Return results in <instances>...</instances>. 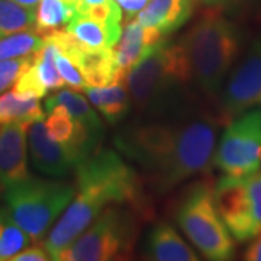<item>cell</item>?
I'll use <instances>...</instances> for the list:
<instances>
[{"label": "cell", "mask_w": 261, "mask_h": 261, "mask_svg": "<svg viewBox=\"0 0 261 261\" xmlns=\"http://www.w3.org/2000/svg\"><path fill=\"white\" fill-rule=\"evenodd\" d=\"M196 6H203L206 9H226L241 3L243 0H193Z\"/></svg>", "instance_id": "f546056e"}, {"label": "cell", "mask_w": 261, "mask_h": 261, "mask_svg": "<svg viewBox=\"0 0 261 261\" xmlns=\"http://www.w3.org/2000/svg\"><path fill=\"white\" fill-rule=\"evenodd\" d=\"M109 0H80V6H79V12L77 15H83L86 10L89 8H93V6H99V5H103Z\"/></svg>", "instance_id": "4dcf8cb0"}, {"label": "cell", "mask_w": 261, "mask_h": 261, "mask_svg": "<svg viewBox=\"0 0 261 261\" xmlns=\"http://www.w3.org/2000/svg\"><path fill=\"white\" fill-rule=\"evenodd\" d=\"M34 58H35V54H29V56L16 57V58L0 61V94L5 93L8 89L16 83L20 74L27 71L34 63Z\"/></svg>", "instance_id": "d4e9b609"}, {"label": "cell", "mask_w": 261, "mask_h": 261, "mask_svg": "<svg viewBox=\"0 0 261 261\" xmlns=\"http://www.w3.org/2000/svg\"><path fill=\"white\" fill-rule=\"evenodd\" d=\"M144 255L155 261H196L195 250L168 222H159L144 244Z\"/></svg>", "instance_id": "2e32d148"}, {"label": "cell", "mask_w": 261, "mask_h": 261, "mask_svg": "<svg viewBox=\"0 0 261 261\" xmlns=\"http://www.w3.org/2000/svg\"><path fill=\"white\" fill-rule=\"evenodd\" d=\"M51 260L49 254L45 250L44 244L42 245H32V247H27L25 250L16 254L12 261H47Z\"/></svg>", "instance_id": "4316f807"}, {"label": "cell", "mask_w": 261, "mask_h": 261, "mask_svg": "<svg viewBox=\"0 0 261 261\" xmlns=\"http://www.w3.org/2000/svg\"><path fill=\"white\" fill-rule=\"evenodd\" d=\"M222 118L197 103L161 118H140L115 137L122 155L144 173L147 187L167 193L189 178L209 174Z\"/></svg>", "instance_id": "6da1fadb"}, {"label": "cell", "mask_w": 261, "mask_h": 261, "mask_svg": "<svg viewBox=\"0 0 261 261\" xmlns=\"http://www.w3.org/2000/svg\"><path fill=\"white\" fill-rule=\"evenodd\" d=\"M56 106H63L68 113L80 122L86 129L90 132V135L102 142L105 135L102 119L97 116L96 111L92 109L89 102L84 99L83 94L77 93L74 89H65V90H57L45 99V109L51 111Z\"/></svg>", "instance_id": "ac0fdd59"}, {"label": "cell", "mask_w": 261, "mask_h": 261, "mask_svg": "<svg viewBox=\"0 0 261 261\" xmlns=\"http://www.w3.org/2000/svg\"><path fill=\"white\" fill-rule=\"evenodd\" d=\"M28 149L32 166L49 177L64 178L75 171L83 157L73 147L53 140L44 119L28 126Z\"/></svg>", "instance_id": "8fae6325"}, {"label": "cell", "mask_w": 261, "mask_h": 261, "mask_svg": "<svg viewBox=\"0 0 261 261\" xmlns=\"http://www.w3.org/2000/svg\"><path fill=\"white\" fill-rule=\"evenodd\" d=\"M75 192V185L71 183L29 176L5 187L3 199L10 219L23 228L34 243H38L45 238Z\"/></svg>", "instance_id": "52a82bcc"}, {"label": "cell", "mask_w": 261, "mask_h": 261, "mask_svg": "<svg viewBox=\"0 0 261 261\" xmlns=\"http://www.w3.org/2000/svg\"><path fill=\"white\" fill-rule=\"evenodd\" d=\"M32 238L29 233L8 216L0 231V261L12 260L16 254L29 247Z\"/></svg>", "instance_id": "cb8c5ba5"}, {"label": "cell", "mask_w": 261, "mask_h": 261, "mask_svg": "<svg viewBox=\"0 0 261 261\" xmlns=\"http://www.w3.org/2000/svg\"><path fill=\"white\" fill-rule=\"evenodd\" d=\"M195 8L193 0H149L137 15V20L161 37H168L186 23Z\"/></svg>", "instance_id": "9a60e30c"}, {"label": "cell", "mask_w": 261, "mask_h": 261, "mask_svg": "<svg viewBox=\"0 0 261 261\" xmlns=\"http://www.w3.org/2000/svg\"><path fill=\"white\" fill-rule=\"evenodd\" d=\"M57 47L44 38V45L35 53L34 63L13 84V92L22 97H45L63 89L64 80L56 63Z\"/></svg>", "instance_id": "4fadbf2b"}, {"label": "cell", "mask_w": 261, "mask_h": 261, "mask_svg": "<svg viewBox=\"0 0 261 261\" xmlns=\"http://www.w3.org/2000/svg\"><path fill=\"white\" fill-rule=\"evenodd\" d=\"M147 3H148V0H121L119 6H121L122 13H123L125 23L132 20L134 18H137V15L145 8Z\"/></svg>", "instance_id": "83f0119b"}, {"label": "cell", "mask_w": 261, "mask_h": 261, "mask_svg": "<svg viewBox=\"0 0 261 261\" xmlns=\"http://www.w3.org/2000/svg\"><path fill=\"white\" fill-rule=\"evenodd\" d=\"M65 31L70 32L89 51H102L106 48H112L119 41L118 38L113 37L105 25L83 15H75L65 27Z\"/></svg>", "instance_id": "ffe728a7"}, {"label": "cell", "mask_w": 261, "mask_h": 261, "mask_svg": "<svg viewBox=\"0 0 261 261\" xmlns=\"http://www.w3.org/2000/svg\"><path fill=\"white\" fill-rule=\"evenodd\" d=\"M13 2L20 5V6H23V8H27V9L34 10V12H37L38 6L41 3V0H13Z\"/></svg>", "instance_id": "1f68e13d"}, {"label": "cell", "mask_w": 261, "mask_h": 261, "mask_svg": "<svg viewBox=\"0 0 261 261\" xmlns=\"http://www.w3.org/2000/svg\"><path fill=\"white\" fill-rule=\"evenodd\" d=\"M214 166L225 177H245L261 167V108L237 115L226 123L215 149Z\"/></svg>", "instance_id": "9c48e42d"}, {"label": "cell", "mask_w": 261, "mask_h": 261, "mask_svg": "<svg viewBox=\"0 0 261 261\" xmlns=\"http://www.w3.org/2000/svg\"><path fill=\"white\" fill-rule=\"evenodd\" d=\"M75 196L65 207L44 241L51 260L90 226L111 205H130L147 218L152 216V205L147 195L145 180L112 149H97L75 167Z\"/></svg>", "instance_id": "7a4b0ae2"}, {"label": "cell", "mask_w": 261, "mask_h": 261, "mask_svg": "<svg viewBox=\"0 0 261 261\" xmlns=\"http://www.w3.org/2000/svg\"><path fill=\"white\" fill-rule=\"evenodd\" d=\"M8 211H6V207H2L0 206V231H2V228H3V225L6 222V219H8Z\"/></svg>", "instance_id": "d6a6232c"}, {"label": "cell", "mask_w": 261, "mask_h": 261, "mask_svg": "<svg viewBox=\"0 0 261 261\" xmlns=\"http://www.w3.org/2000/svg\"><path fill=\"white\" fill-rule=\"evenodd\" d=\"M84 92L92 105L111 125L123 121L132 109L126 83L119 82L109 86H89Z\"/></svg>", "instance_id": "e0dca14e"}, {"label": "cell", "mask_w": 261, "mask_h": 261, "mask_svg": "<svg viewBox=\"0 0 261 261\" xmlns=\"http://www.w3.org/2000/svg\"><path fill=\"white\" fill-rule=\"evenodd\" d=\"M177 41L193 86L209 97L216 96L241 54L240 28L219 9H207Z\"/></svg>", "instance_id": "277c9868"}, {"label": "cell", "mask_w": 261, "mask_h": 261, "mask_svg": "<svg viewBox=\"0 0 261 261\" xmlns=\"http://www.w3.org/2000/svg\"><path fill=\"white\" fill-rule=\"evenodd\" d=\"M148 219L130 205H111L70 247L61 261L126 260L134 255L141 221Z\"/></svg>", "instance_id": "8992f818"}, {"label": "cell", "mask_w": 261, "mask_h": 261, "mask_svg": "<svg viewBox=\"0 0 261 261\" xmlns=\"http://www.w3.org/2000/svg\"><path fill=\"white\" fill-rule=\"evenodd\" d=\"M116 2H118V3H119V2H121V0H116Z\"/></svg>", "instance_id": "836d02e7"}, {"label": "cell", "mask_w": 261, "mask_h": 261, "mask_svg": "<svg viewBox=\"0 0 261 261\" xmlns=\"http://www.w3.org/2000/svg\"><path fill=\"white\" fill-rule=\"evenodd\" d=\"M261 108V39L233 65L219 100V116L225 123L237 115Z\"/></svg>", "instance_id": "30bf717a"}, {"label": "cell", "mask_w": 261, "mask_h": 261, "mask_svg": "<svg viewBox=\"0 0 261 261\" xmlns=\"http://www.w3.org/2000/svg\"><path fill=\"white\" fill-rule=\"evenodd\" d=\"M28 126L20 122L0 123V186L28 178Z\"/></svg>", "instance_id": "7c38bea8"}, {"label": "cell", "mask_w": 261, "mask_h": 261, "mask_svg": "<svg viewBox=\"0 0 261 261\" xmlns=\"http://www.w3.org/2000/svg\"><path fill=\"white\" fill-rule=\"evenodd\" d=\"M35 13L13 0H0V39L18 32L35 31Z\"/></svg>", "instance_id": "7402d4cb"}, {"label": "cell", "mask_w": 261, "mask_h": 261, "mask_svg": "<svg viewBox=\"0 0 261 261\" xmlns=\"http://www.w3.org/2000/svg\"><path fill=\"white\" fill-rule=\"evenodd\" d=\"M214 187L209 178L189 185L178 199L174 218L187 240L205 258L232 260L235 254L233 237L218 212Z\"/></svg>", "instance_id": "5b68a950"}, {"label": "cell", "mask_w": 261, "mask_h": 261, "mask_svg": "<svg viewBox=\"0 0 261 261\" xmlns=\"http://www.w3.org/2000/svg\"><path fill=\"white\" fill-rule=\"evenodd\" d=\"M132 109L140 118H161L196 105L192 77L178 41L164 37L134 65L125 79Z\"/></svg>", "instance_id": "3957f363"}, {"label": "cell", "mask_w": 261, "mask_h": 261, "mask_svg": "<svg viewBox=\"0 0 261 261\" xmlns=\"http://www.w3.org/2000/svg\"><path fill=\"white\" fill-rule=\"evenodd\" d=\"M215 203L235 241L261 232V170L245 177H222L214 187Z\"/></svg>", "instance_id": "ba28073f"}, {"label": "cell", "mask_w": 261, "mask_h": 261, "mask_svg": "<svg viewBox=\"0 0 261 261\" xmlns=\"http://www.w3.org/2000/svg\"><path fill=\"white\" fill-rule=\"evenodd\" d=\"M163 38L157 31L142 27L137 18L125 23L121 39L112 47L115 63L123 82L130 68Z\"/></svg>", "instance_id": "5bb4252c"}, {"label": "cell", "mask_w": 261, "mask_h": 261, "mask_svg": "<svg viewBox=\"0 0 261 261\" xmlns=\"http://www.w3.org/2000/svg\"><path fill=\"white\" fill-rule=\"evenodd\" d=\"M44 45V37L35 31L18 32L0 39V61L35 54Z\"/></svg>", "instance_id": "603a6c76"}, {"label": "cell", "mask_w": 261, "mask_h": 261, "mask_svg": "<svg viewBox=\"0 0 261 261\" xmlns=\"http://www.w3.org/2000/svg\"><path fill=\"white\" fill-rule=\"evenodd\" d=\"M56 63H57V68H58V71H60V75L63 77V80H64V83L68 86V87H71V89H74V90H86L87 87H89V84L87 82L84 80L83 74L80 73V70L75 67L68 58L65 56H63L58 49H57V54H56Z\"/></svg>", "instance_id": "484cf974"}, {"label": "cell", "mask_w": 261, "mask_h": 261, "mask_svg": "<svg viewBox=\"0 0 261 261\" xmlns=\"http://www.w3.org/2000/svg\"><path fill=\"white\" fill-rule=\"evenodd\" d=\"M243 255L247 261H261V232L248 241Z\"/></svg>", "instance_id": "f1b7e54d"}, {"label": "cell", "mask_w": 261, "mask_h": 261, "mask_svg": "<svg viewBox=\"0 0 261 261\" xmlns=\"http://www.w3.org/2000/svg\"><path fill=\"white\" fill-rule=\"evenodd\" d=\"M80 0H41L35 13V32L47 37L65 29L79 12Z\"/></svg>", "instance_id": "d6986e66"}, {"label": "cell", "mask_w": 261, "mask_h": 261, "mask_svg": "<svg viewBox=\"0 0 261 261\" xmlns=\"http://www.w3.org/2000/svg\"><path fill=\"white\" fill-rule=\"evenodd\" d=\"M44 116L38 97H22L15 92L0 94V123L20 122L31 125L44 119Z\"/></svg>", "instance_id": "44dd1931"}]
</instances>
